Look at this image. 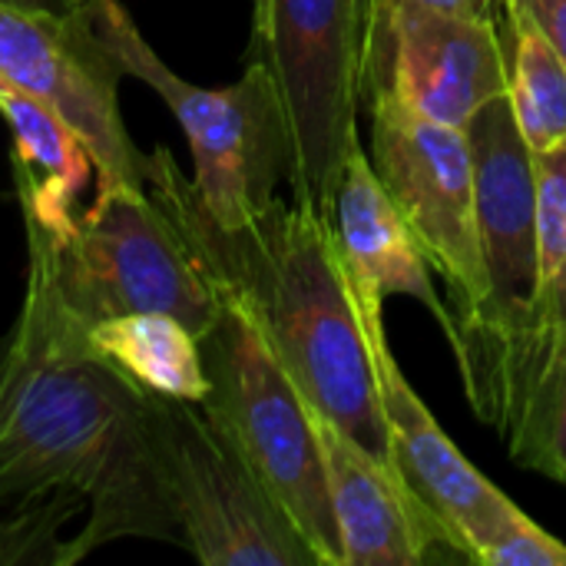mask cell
Here are the masks:
<instances>
[{"instance_id": "6da1fadb", "label": "cell", "mask_w": 566, "mask_h": 566, "mask_svg": "<svg viewBox=\"0 0 566 566\" xmlns=\"http://www.w3.org/2000/svg\"><path fill=\"white\" fill-rule=\"evenodd\" d=\"M27 222V292L0 338V566H73L123 537L179 544L146 388L90 348L50 232Z\"/></svg>"}, {"instance_id": "7a4b0ae2", "label": "cell", "mask_w": 566, "mask_h": 566, "mask_svg": "<svg viewBox=\"0 0 566 566\" xmlns=\"http://www.w3.org/2000/svg\"><path fill=\"white\" fill-rule=\"evenodd\" d=\"M143 182L216 289L252 315L312 411L395 468L368 338L322 212L275 196L249 222L219 226L169 149L146 153Z\"/></svg>"}, {"instance_id": "3957f363", "label": "cell", "mask_w": 566, "mask_h": 566, "mask_svg": "<svg viewBox=\"0 0 566 566\" xmlns=\"http://www.w3.org/2000/svg\"><path fill=\"white\" fill-rule=\"evenodd\" d=\"M199 335L209 395L199 401L298 527L322 566H342L315 411L269 348L252 315L229 295Z\"/></svg>"}, {"instance_id": "277c9868", "label": "cell", "mask_w": 566, "mask_h": 566, "mask_svg": "<svg viewBox=\"0 0 566 566\" xmlns=\"http://www.w3.org/2000/svg\"><path fill=\"white\" fill-rule=\"evenodd\" d=\"M93 27L126 76L143 80L176 116L192 153V186L219 226H242L289 179L285 113L269 66L255 56L242 80L222 90L172 73L143 40L119 0H86Z\"/></svg>"}, {"instance_id": "5b68a950", "label": "cell", "mask_w": 566, "mask_h": 566, "mask_svg": "<svg viewBox=\"0 0 566 566\" xmlns=\"http://www.w3.org/2000/svg\"><path fill=\"white\" fill-rule=\"evenodd\" d=\"M50 249L60 295L86 325L166 312L202 335L222 312V292L146 182L99 186L70 232L50 235Z\"/></svg>"}, {"instance_id": "8992f818", "label": "cell", "mask_w": 566, "mask_h": 566, "mask_svg": "<svg viewBox=\"0 0 566 566\" xmlns=\"http://www.w3.org/2000/svg\"><path fill=\"white\" fill-rule=\"evenodd\" d=\"M368 0H265L252 17L289 133L295 202L325 212L348 153L358 146Z\"/></svg>"}, {"instance_id": "52a82bcc", "label": "cell", "mask_w": 566, "mask_h": 566, "mask_svg": "<svg viewBox=\"0 0 566 566\" xmlns=\"http://www.w3.org/2000/svg\"><path fill=\"white\" fill-rule=\"evenodd\" d=\"M146 418L179 544L206 566H322L216 418L146 395Z\"/></svg>"}, {"instance_id": "ba28073f", "label": "cell", "mask_w": 566, "mask_h": 566, "mask_svg": "<svg viewBox=\"0 0 566 566\" xmlns=\"http://www.w3.org/2000/svg\"><path fill=\"white\" fill-rule=\"evenodd\" d=\"M365 106L371 113L368 159L434 275H441L458 325L484 302L468 129L434 123L388 93L368 96Z\"/></svg>"}, {"instance_id": "9c48e42d", "label": "cell", "mask_w": 566, "mask_h": 566, "mask_svg": "<svg viewBox=\"0 0 566 566\" xmlns=\"http://www.w3.org/2000/svg\"><path fill=\"white\" fill-rule=\"evenodd\" d=\"M123 76L86 0L70 13L0 3V80L43 103L80 136L99 186H143L146 176V153L136 149L119 113Z\"/></svg>"}, {"instance_id": "30bf717a", "label": "cell", "mask_w": 566, "mask_h": 566, "mask_svg": "<svg viewBox=\"0 0 566 566\" xmlns=\"http://www.w3.org/2000/svg\"><path fill=\"white\" fill-rule=\"evenodd\" d=\"M474 153L478 249L484 269L481 308L458 322V365L524 328L541 279L537 166L507 96L491 99L468 123Z\"/></svg>"}, {"instance_id": "8fae6325", "label": "cell", "mask_w": 566, "mask_h": 566, "mask_svg": "<svg viewBox=\"0 0 566 566\" xmlns=\"http://www.w3.org/2000/svg\"><path fill=\"white\" fill-rule=\"evenodd\" d=\"M375 93H388L434 123L468 129L481 106L507 96L504 17L478 20L368 0L361 103Z\"/></svg>"}, {"instance_id": "7c38bea8", "label": "cell", "mask_w": 566, "mask_h": 566, "mask_svg": "<svg viewBox=\"0 0 566 566\" xmlns=\"http://www.w3.org/2000/svg\"><path fill=\"white\" fill-rule=\"evenodd\" d=\"M358 315L368 338V355L375 368L381 415L391 438L395 471L401 474L408 491L421 501V507L431 514L454 557L468 564H481V554L491 544H497L524 517V511L454 448V441L434 421L428 405L408 385L388 345L385 312L358 308Z\"/></svg>"}, {"instance_id": "4fadbf2b", "label": "cell", "mask_w": 566, "mask_h": 566, "mask_svg": "<svg viewBox=\"0 0 566 566\" xmlns=\"http://www.w3.org/2000/svg\"><path fill=\"white\" fill-rule=\"evenodd\" d=\"M322 219L332 232L348 292L358 308L385 312L391 295L418 298L438 318L448 345H454V312L434 292V269L411 235L405 216L385 192L361 143L348 153Z\"/></svg>"}, {"instance_id": "5bb4252c", "label": "cell", "mask_w": 566, "mask_h": 566, "mask_svg": "<svg viewBox=\"0 0 566 566\" xmlns=\"http://www.w3.org/2000/svg\"><path fill=\"white\" fill-rule=\"evenodd\" d=\"M342 566H424L454 557L401 474L315 411Z\"/></svg>"}, {"instance_id": "9a60e30c", "label": "cell", "mask_w": 566, "mask_h": 566, "mask_svg": "<svg viewBox=\"0 0 566 566\" xmlns=\"http://www.w3.org/2000/svg\"><path fill=\"white\" fill-rule=\"evenodd\" d=\"M0 116L10 129L13 182L23 219L63 239L76 219V199L93 159L80 136L43 103L0 80Z\"/></svg>"}, {"instance_id": "2e32d148", "label": "cell", "mask_w": 566, "mask_h": 566, "mask_svg": "<svg viewBox=\"0 0 566 566\" xmlns=\"http://www.w3.org/2000/svg\"><path fill=\"white\" fill-rule=\"evenodd\" d=\"M537 166V226H541V279L531 318L507 342L458 365L468 401H478L511 368L537 358L566 335V143L534 153Z\"/></svg>"}, {"instance_id": "e0dca14e", "label": "cell", "mask_w": 566, "mask_h": 566, "mask_svg": "<svg viewBox=\"0 0 566 566\" xmlns=\"http://www.w3.org/2000/svg\"><path fill=\"white\" fill-rule=\"evenodd\" d=\"M471 408L507 438L521 468L566 488V335L497 378Z\"/></svg>"}, {"instance_id": "ac0fdd59", "label": "cell", "mask_w": 566, "mask_h": 566, "mask_svg": "<svg viewBox=\"0 0 566 566\" xmlns=\"http://www.w3.org/2000/svg\"><path fill=\"white\" fill-rule=\"evenodd\" d=\"M90 348L129 375L139 388L202 401L209 378L199 352V335L166 312H133L103 318L86 328Z\"/></svg>"}, {"instance_id": "d6986e66", "label": "cell", "mask_w": 566, "mask_h": 566, "mask_svg": "<svg viewBox=\"0 0 566 566\" xmlns=\"http://www.w3.org/2000/svg\"><path fill=\"white\" fill-rule=\"evenodd\" d=\"M507 99L534 153L566 143V63L551 40L517 10L504 7Z\"/></svg>"}, {"instance_id": "ffe728a7", "label": "cell", "mask_w": 566, "mask_h": 566, "mask_svg": "<svg viewBox=\"0 0 566 566\" xmlns=\"http://www.w3.org/2000/svg\"><path fill=\"white\" fill-rule=\"evenodd\" d=\"M481 566H566V544L524 514L481 554Z\"/></svg>"}, {"instance_id": "44dd1931", "label": "cell", "mask_w": 566, "mask_h": 566, "mask_svg": "<svg viewBox=\"0 0 566 566\" xmlns=\"http://www.w3.org/2000/svg\"><path fill=\"white\" fill-rule=\"evenodd\" d=\"M504 7L524 13L566 63V0H504Z\"/></svg>"}, {"instance_id": "7402d4cb", "label": "cell", "mask_w": 566, "mask_h": 566, "mask_svg": "<svg viewBox=\"0 0 566 566\" xmlns=\"http://www.w3.org/2000/svg\"><path fill=\"white\" fill-rule=\"evenodd\" d=\"M388 3H411V7L444 10V13L478 17V20H501L504 17V0H388Z\"/></svg>"}, {"instance_id": "603a6c76", "label": "cell", "mask_w": 566, "mask_h": 566, "mask_svg": "<svg viewBox=\"0 0 566 566\" xmlns=\"http://www.w3.org/2000/svg\"><path fill=\"white\" fill-rule=\"evenodd\" d=\"M0 3L17 10H46V13H70L73 7H80V0H0Z\"/></svg>"}, {"instance_id": "cb8c5ba5", "label": "cell", "mask_w": 566, "mask_h": 566, "mask_svg": "<svg viewBox=\"0 0 566 566\" xmlns=\"http://www.w3.org/2000/svg\"><path fill=\"white\" fill-rule=\"evenodd\" d=\"M262 7H265V0H252V17L262 13Z\"/></svg>"}, {"instance_id": "d4e9b609", "label": "cell", "mask_w": 566, "mask_h": 566, "mask_svg": "<svg viewBox=\"0 0 566 566\" xmlns=\"http://www.w3.org/2000/svg\"><path fill=\"white\" fill-rule=\"evenodd\" d=\"M80 3H83V0H80Z\"/></svg>"}]
</instances>
